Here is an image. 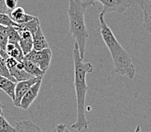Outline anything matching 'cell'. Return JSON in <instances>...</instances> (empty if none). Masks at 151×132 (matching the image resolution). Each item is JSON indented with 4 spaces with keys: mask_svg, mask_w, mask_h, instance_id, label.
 I'll use <instances>...</instances> for the list:
<instances>
[{
    "mask_svg": "<svg viewBox=\"0 0 151 132\" xmlns=\"http://www.w3.org/2000/svg\"><path fill=\"white\" fill-rule=\"evenodd\" d=\"M73 60L75 67V85L77 102V118L71 128L77 131L86 130L88 127V121L86 118V95L89 87L87 85L86 77L87 74L92 73L93 65L90 62H84L79 52L78 43L75 42L73 49Z\"/></svg>",
    "mask_w": 151,
    "mask_h": 132,
    "instance_id": "cell-1",
    "label": "cell"
},
{
    "mask_svg": "<svg viewBox=\"0 0 151 132\" xmlns=\"http://www.w3.org/2000/svg\"><path fill=\"white\" fill-rule=\"evenodd\" d=\"M106 13L103 11L99 14L100 34L103 40L108 48L112 56L114 68L112 73L126 76L130 79L134 78L135 75V68L132 62V58L119 43L113 32L109 27L104 18Z\"/></svg>",
    "mask_w": 151,
    "mask_h": 132,
    "instance_id": "cell-2",
    "label": "cell"
},
{
    "mask_svg": "<svg viewBox=\"0 0 151 132\" xmlns=\"http://www.w3.org/2000/svg\"><path fill=\"white\" fill-rule=\"evenodd\" d=\"M93 0H68V15L69 18V33L78 45L79 52L84 60L89 32L85 24V11L90 6H96Z\"/></svg>",
    "mask_w": 151,
    "mask_h": 132,
    "instance_id": "cell-3",
    "label": "cell"
},
{
    "mask_svg": "<svg viewBox=\"0 0 151 132\" xmlns=\"http://www.w3.org/2000/svg\"><path fill=\"white\" fill-rule=\"evenodd\" d=\"M96 2H100L103 5V10L106 14L107 12H117L124 14L128 9L134 6L142 7L141 0H93Z\"/></svg>",
    "mask_w": 151,
    "mask_h": 132,
    "instance_id": "cell-4",
    "label": "cell"
},
{
    "mask_svg": "<svg viewBox=\"0 0 151 132\" xmlns=\"http://www.w3.org/2000/svg\"><path fill=\"white\" fill-rule=\"evenodd\" d=\"M52 56V50L50 48H46L38 51L34 50H31L29 53L24 55V58L34 63L41 71L46 72L50 67Z\"/></svg>",
    "mask_w": 151,
    "mask_h": 132,
    "instance_id": "cell-5",
    "label": "cell"
},
{
    "mask_svg": "<svg viewBox=\"0 0 151 132\" xmlns=\"http://www.w3.org/2000/svg\"><path fill=\"white\" fill-rule=\"evenodd\" d=\"M40 78H43V77H32V78L27 79V80L18 81L16 83L15 89H14V99L13 100L14 106L20 107L22 97L24 96L25 93H27L30 87Z\"/></svg>",
    "mask_w": 151,
    "mask_h": 132,
    "instance_id": "cell-6",
    "label": "cell"
},
{
    "mask_svg": "<svg viewBox=\"0 0 151 132\" xmlns=\"http://www.w3.org/2000/svg\"><path fill=\"white\" fill-rule=\"evenodd\" d=\"M42 79L40 78L34 84H33L30 88V89L27 90V92L24 94V96L22 97V100L21 101V105L20 108L24 110L28 109L31 104L34 103V100L37 99L39 94L40 90L41 84H42Z\"/></svg>",
    "mask_w": 151,
    "mask_h": 132,
    "instance_id": "cell-7",
    "label": "cell"
},
{
    "mask_svg": "<svg viewBox=\"0 0 151 132\" xmlns=\"http://www.w3.org/2000/svg\"><path fill=\"white\" fill-rule=\"evenodd\" d=\"M18 32L20 35V47L22 48L24 55H27L31 50H33L32 34L30 31H27V30H20Z\"/></svg>",
    "mask_w": 151,
    "mask_h": 132,
    "instance_id": "cell-8",
    "label": "cell"
},
{
    "mask_svg": "<svg viewBox=\"0 0 151 132\" xmlns=\"http://www.w3.org/2000/svg\"><path fill=\"white\" fill-rule=\"evenodd\" d=\"M9 16L11 17L13 22L16 24H23L30 22L34 19L35 16L28 14L25 12L24 9L22 7H16L12 10L9 13Z\"/></svg>",
    "mask_w": 151,
    "mask_h": 132,
    "instance_id": "cell-9",
    "label": "cell"
},
{
    "mask_svg": "<svg viewBox=\"0 0 151 132\" xmlns=\"http://www.w3.org/2000/svg\"><path fill=\"white\" fill-rule=\"evenodd\" d=\"M46 48H49V43L40 27L33 35V50L38 51Z\"/></svg>",
    "mask_w": 151,
    "mask_h": 132,
    "instance_id": "cell-10",
    "label": "cell"
},
{
    "mask_svg": "<svg viewBox=\"0 0 151 132\" xmlns=\"http://www.w3.org/2000/svg\"><path fill=\"white\" fill-rule=\"evenodd\" d=\"M15 132H43L37 125L29 120H22L15 124Z\"/></svg>",
    "mask_w": 151,
    "mask_h": 132,
    "instance_id": "cell-11",
    "label": "cell"
},
{
    "mask_svg": "<svg viewBox=\"0 0 151 132\" xmlns=\"http://www.w3.org/2000/svg\"><path fill=\"white\" fill-rule=\"evenodd\" d=\"M15 86H16V83L7 77L0 75V89L4 91L12 100V101L14 99Z\"/></svg>",
    "mask_w": 151,
    "mask_h": 132,
    "instance_id": "cell-12",
    "label": "cell"
},
{
    "mask_svg": "<svg viewBox=\"0 0 151 132\" xmlns=\"http://www.w3.org/2000/svg\"><path fill=\"white\" fill-rule=\"evenodd\" d=\"M6 52H7L9 56L14 58L18 62H22L24 59V55L22 48L18 43L9 42L6 45Z\"/></svg>",
    "mask_w": 151,
    "mask_h": 132,
    "instance_id": "cell-13",
    "label": "cell"
},
{
    "mask_svg": "<svg viewBox=\"0 0 151 132\" xmlns=\"http://www.w3.org/2000/svg\"><path fill=\"white\" fill-rule=\"evenodd\" d=\"M40 27V20L37 17H35L34 19L30 20V22L23 24H15L14 26V28L16 29L18 31H20V30H27V31H30L32 34V35H34V33L37 31V30Z\"/></svg>",
    "mask_w": 151,
    "mask_h": 132,
    "instance_id": "cell-14",
    "label": "cell"
},
{
    "mask_svg": "<svg viewBox=\"0 0 151 132\" xmlns=\"http://www.w3.org/2000/svg\"><path fill=\"white\" fill-rule=\"evenodd\" d=\"M142 9L144 11V27L151 33V0H141Z\"/></svg>",
    "mask_w": 151,
    "mask_h": 132,
    "instance_id": "cell-15",
    "label": "cell"
},
{
    "mask_svg": "<svg viewBox=\"0 0 151 132\" xmlns=\"http://www.w3.org/2000/svg\"><path fill=\"white\" fill-rule=\"evenodd\" d=\"M22 64L24 65V68L27 73L30 74L32 77H43L45 73L46 72L41 71L37 66L34 63H33L32 62H30V60L27 59H24L22 61Z\"/></svg>",
    "mask_w": 151,
    "mask_h": 132,
    "instance_id": "cell-16",
    "label": "cell"
},
{
    "mask_svg": "<svg viewBox=\"0 0 151 132\" xmlns=\"http://www.w3.org/2000/svg\"><path fill=\"white\" fill-rule=\"evenodd\" d=\"M9 71L10 72V74H11L12 76L15 79L17 82L34 77H32L29 73H27L24 68H18L17 67V65L15 67H14V68L9 69Z\"/></svg>",
    "mask_w": 151,
    "mask_h": 132,
    "instance_id": "cell-17",
    "label": "cell"
},
{
    "mask_svg": "<svg viewBox=\"0 0 151 132\" xmlns=\"http://www.w3.org/2000/svg\"><path fill=\"white\" fill-rule=\"evenodd\" d=\"M9 43V27L0 24V49L6 51V47Z\"/></svg>",
    "mask_w": 151,
    "mask_h": 132,
    "instance_id": "cell-18",
    "label": "cell"
},
{
    "mask_svg": "<svg viewBox=\"0 0 151 132\" xmlns=\"http://www.w3.org/2000/svg\"><path fill=\"white\" fill-rule=\"evenodd\" d=\"M0 75H2V76H4V77L10 79V80L14 81V82L16 81L15 79L12 76L10 72H9L7 66H6V62H5L4 59L1 56V55H0Z\"/></svg>",
    "mask_w": 151,
    "mask_h": 132,
    "instance_id": "cell-19",
    "label": "cell"
},
{
    "mask_svg": "<svg viewBox=\"0 0 151 132\" xmlns=\"http://www.w3.org/2000/svg\"><path fill=\"white\" fill-rule=\"evenodd\" d=\"M0 132H15V129L5 118L3 115H0Z\"/></svg>",
    "mask_w": 151,
    "mask_h": 132,
    "instance_id": "cell-20",
    "label": "cell"
},
{
    "mask_svg": "<svg viewBox=\"0 0 151 132\" xmlns=\"http://www.w3.org/2000/svg\"><path fill=\"white\" fill-rule=\"evenodd\" d=\"M15 24L16 23L13 22L9 14L0 12V24L6 27H10V26H14Z\"/></svg>",
    "mask_w": 151,
    "mask_h": 132,
    "instance_id": "cell-21",
    "label": "cell"
},
{
    "mask_svg": "<svg viewBox=\"0 0 151 132\" xmlns=\"http://www.w3.org/2000/svg\"><path fill=\"white\" fill-rule=\"evenodd\" d=\"M9 27V42L11 43H18L20 40V35L14 26H10Z\"/></svg>",
    "mask_w": 151,
    "mask_h": 132,
    "instance_id": "cell-22",
    "label": "cell"
},
{
    "mask_svg": "<svg viewBox=\"0 0 151 132\" xmlns=\"http://www.w3.org/2000/svg\"><path fill=\"white\" fill-rule=\"evenodd\" d=\"M17 2L18 0H5V4L7 9L11 11L14 8L17 7Z\"/></svg>",
    "mask_w": 151,
    "mask_h": 132,
    "instance_id": "cell-23",
    "label": "cell"
},
{
    "mask_svg": "<svg viewBox=\"0 0 151 132\" xmlns=\"http://www.w3.org/2000/svg\"><path fill=\"white\" fill-rule=\"evenodd\" d=\"M55 132H71V131H69L65 125L64 124H59L56 126L55 128Z\"/></svg>",
    "mask_w": 151,
    "mask_h": 132,
    "instance_id": "cell-24",
    "label": "cell"
},
{
    "mask_svg": "<svg viewBox=\"0 0 151 132\" xmlns=\"http://www.w3.org/2000/svg\"><path fill=\"white\" fill-rule=\"evenodd\" d=\"M0 12L6 13V14H9L10 11L7 9L5 4V0H0Z\"/></svg>",
    "mask_w": 151,
    "mask_h": 132,
    "instance_id": "cell-25",
    "label": "cell"
},
{
    "mask_svg": "<svg viewBox=\"0 0 151 132\" xmlns=\"http://www.w3.org/2000/svg\"><path fill=\"white\" fill-rule=\"evenodd\" d=\"M141 131H140V125H137V127H136V128H135L134 130V132H140Z\"/></svg>",
    "mask_w": 151,
    "mask_h": 132,
    "instance_id": "cell-26",
    "label": "cell"
},
{
    "mask_svg": "<svg viewBox=\"0 0 151 132\" xmlns=\"http://www.w3.org/2000/svg\"><path fill=\"white\" fill-rule=\"evenodd\" d=\"M5 107L3 105H0V115H3V112H2V109Z\"/></svg>",
    "mask_w": 151,
    "mask_h": 132,
    "instance_id": "cell-27",
    "label": "cell"
},
{
    "mask_svg": "<svg viewBox=\"0 0 151 132\" xmlns=\"http://www.w3.org/2000/svg\"><path fill=\"white\" fill-rule=\"evenodd\" d=\"M0 105H3V104H2V103L0 102Z\"/></svg>",
    "mask_w": 151,
    "mask_h": 132,
    "instance_id": "cell-28",
    "label": "cell"
},
{
    "mask_svg": "<svg viewBox=\"0 0 151 132\" xmlns=\"http://www.w3.org/2000/svg\"><path fill=\"white\" fill-rule=\"evenodd\" d=\"M0 50H1V49H0Z\"/></svg>",
    "mask_w": 151,
    "mask_h": 132,
    "instance_id": "cell-29",
    "label": "cell"
}]
</instances>
